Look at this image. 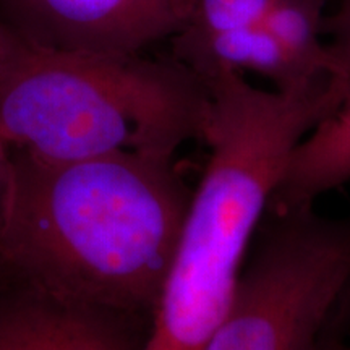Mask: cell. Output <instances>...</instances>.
<instances>
[{
  "label": "cell",
  "instance_id": "1",
  "mask_svg": "<svg viewBox=\"0 0 350 350\" xmlns=\"http://www.w3.org/2000/svg\"><path fill=\"white\" fill-rule=\"evenodd\" d=\"M12 157L3 269L70 301L151 321L193 193L175 154Z\"/></svg>",
  "mask_w": 350,
  "mask_h": 350
},
{
  "label": "cell",
  "instance_id": "2",
  "mask_svg": "<svg viewBox=\"0 0 350 350\" xmlns=\"http://www.w3.org/2000/svg\"><path fill=\"white\" fill-rule=\"evenodd\" d=\"M209 156L193 188L142 350H203L224 319L292 151L347 99L336 78L292 91L204 78Z\"/></svg>",
  "mask_w": 350,
  "mask_h": 350
},
{
  "label": "cell",
  "instance_id": "3",
  "mask_svg": "<svg viewBox=\"0 0 350 350\" xmlns=\"http://www.w3.org/2000/svg\"><path fill=\"white\" fill-rule=\"evenodd\" d=\"M208 112L204 81L170 55L54 51L10 34L0 65V142L46 163L177 154L203 142Z\"/></svg>",
  "mask_w": 350,
  "mask_h": 350
},
{
  "label": "cell",
  "instance_id": "4",
  "mask_svg": "<svg viewBox=\"0 0 350 350\" xmlns=\"http://www.w3.org/2000/svg\"><path fill=\"white\" fill-rule=\"evenodd\" d=\"M203 350H317L350 299V213L268 206Z\"/></svg>",
  "mask_w": 350,
  "mask_h": 350
},
{
  "label": "cell",
  "instance_id": "5",
  "mask_svg": "<svg viewBox=\"0 0 350 350\" xmlns=\"http://www.w3.org/2000/svg\"><path fill=\"white\" fill-rule=\"evenodd\" d=\"M13 38L44 49L143 54L175 29V0H0Z\"/></svg>",
  "mask_w": 350,
  "mask_h": 350
},
{
  "label": "cell",
  "instance_id": "6",
  "mask_svg": "<svg viewBox=\"0 0 350 350\" xmlns=\"http://www.w3.org/2000/svg\"><path fill=\"white\" fill-rule=\"evenodd\" d=\"M150 321L51 294L0 275V350H142Z\"/></svg>",
  "mask_w": 350,
  "mask_h": 350
},
{
  "label": "cell",
  "instance_id": "7",
  "mask_svg": "<svg viewBox=\"0 0 350 350\" xmlns=\"http://www.w3.org/2000/svg\"><path fill=\"white\" fill-rule=\"evenodd\" d=\"M350 182V94L292 151L269 206H314L327 191Z\"/></svg>",
  "mask_w": 350,
  "mask_h": 350
},
{
  "label": "cell",
  "instance_id": "8",
  "mask_svg": "<svg viewBox=\"0 0 350 350\" xmlns=\"http://www.w3.org/2000/svg\"><path fill=\"white\" fill-rule=\"evenodd\" d=\"M271 3L273 0H175L174 33H219L256 25Z\"/></svg>",
  "mask_w": 350,
  "mask_h": 350
},
{
  "label": "cell",
  "instance_id": "9",
  "mask_svg": "<svg viewBox=\"0 0 350 350\" xmlns=\"http://www.w3.org/2000/svg\"><path fill=\"white\" fill-rule=\"evenodd\" d=\"M325 34L339 73L350 83V0H342L327 13Z\"/></svg>",
  "mask_w": 350,
  "mask_h": 350
},
{
  "label": "cell",
  "instance_id": "10",
  "mask_svg": "<svg viewBox=\"0 0 350 350\" xmlns=\"http://www.w3.org/2000/svg\"><path fill=\"white\" fill-rule=\"evenodd\" d=\"M12 183H13V157L8 148L0 142V274L5 273L2 260L3 248V234H5L7 214L10 206L12 196Z\"/></svg>",
  "mask_w": 350,
  "mask_h": 350
},
{
  "label": "cell",
  "instance_id": "11",
  "mask_svg": "<svg viewBox=\"0 0 350 350\" xmlns=\"http://www.w3.org/2000/svg\"><path fill=\"white\" fill-rule=\"evenodd\" d=\"M317 350H350V299L331 321Z\"/></svg>",
  "mask_w": 350,
  "mask_h": 350
},
{
  "label": "cell",
  "instance_id": "12",
  "mask_svg": "<svg viewBox=\"0 0 350 350\" xmlns=\"http://www.w3.org/2000/svg\"><path fill=\"white\" fill-rule=\"evenodd\" d=\"M8 39H10V33L7 31L5 26H3V23H2V20H0V65H2L3 57H5Z\"/></svg>",
  "mask_w": 350,
  "mask_h": 350
},
{
  "label": "cell",
  "instance_id": "13",
  "mask_svg": "<svg viewBox=\"0 0 350 350\" xmlns=\"http://www.w3.org/2000/svg\"><path fill=\"white\" fill-rule=\"evenodd\" d=\"M325 2H326V5H327V13H329V12L332 10V8L338 7L339 3L342 2V0H325Z\"/></svg>",
  "mask_w": 350,
  "mask_h": 350
},
{
  "label": "cell",
  "instance_id": "14",
  "mask_svg": "<svg viewBox=\"0 0 350 350\" xmlns=\"http://www.w3.org/2000/svg\"><path fill=\"white\" fill-rule=\"evenodd\" d=\"M2 274H3V273H2ZM2 274H0V275H2Z\"/></svg>",
  "mask_w": 350,
  "mask_h": 350
}]
</instances>
